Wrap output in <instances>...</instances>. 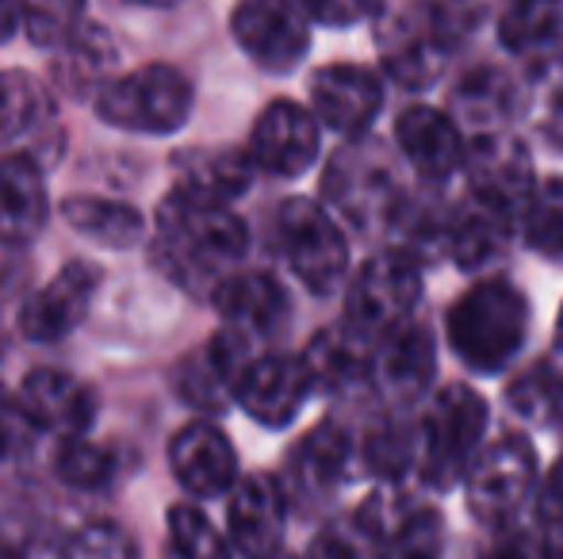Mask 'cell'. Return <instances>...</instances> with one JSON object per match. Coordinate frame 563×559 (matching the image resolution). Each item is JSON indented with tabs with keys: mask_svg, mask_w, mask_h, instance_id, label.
<instances>
[{
	"mask_svg": "<svg viewBox=\"0 0 563 559\" xmlns=\"http://www.w3.org/2000/svg\"><path fill=\"white\" fill-rule=\"evenodd\" d=\"M311 23H327V27H349V23L376 20L379 4H361V0H311L303 4Z\"/></svg>",
	"mask_w": 563,
	"mask_h": 559,
	"instance_id": "cell-42",
	"label": "cell"
},
{
	"mask_svg": "<svg viewBox=\"0 0 563 559\" xmlns=\"http://www.w3.org/2000/svg\"><path fill=\"white\" fill-rule=\"evenodd\" d=\"M498 38L510 54L541 58L563 43V8L556 4H510L498 20Z\"/></svg>",
	"mask_w": 563,
	"mask_h": 559,
	"instance_id": "cell-33",
	"label": "cell"
},
{
	"mask_svg": "<svg viewBox=\"0 0 563 559\" xmlns=\"http://www.w3.org/2000/svg\"><path fill=\"white\" fill-rule=\"evenodd\" d=\"M54 112L51 92L43 81H35L23 69H4L0 74V142L23 138L27 131L43 127Z\"/></svg>",
	"mask_w": 563,
	"mask_h": 559,
	"instance_id": "cell-34",
	"label": "cell"
},
{
	"mask_svg": "<svg viewBox=\"0 0 563 559\" xmlns=\"http://www.w3.org/2000/svg\"><path fill=\"white\" fill-rule=\"evenodd\" d=\"M173 476L196 499H219L238 487V456L223 429L211 422H192L169 445Z\"/></svg>",
	"mask_w": 563,
	"mask_h": 559,
	"instance_id": "cell-19",
	"label": "cell"
},
{
	"mask_svg": "<svg viewBox=\"0 0 563 559\" xmlns=\"http://www.w3.org/2000/svg\"><path fill=\"white\" fill-rule=\"evenodd\" d=\"M250 157L273 177H299L319 157V120L291 100H276L261 112L250 135Z\"/></svg>",
	"mask_w": 563,
	"mask_h": 559,
	"instance_id": "cell-14",
	"label": "cell"
},
{
	"mask_svg": "<svg viewBox=\"0 0 563 559\" xmlns=\"http://www.w3.org/2000/svg\"><path fill=\"white\" fill-rule=\"evenodd\" d=\"M556 357H563V306H560V322H556Z\"/></svg>",
	"mask_w": 563,
	"mask_h": 559,
	"instance_id": "cell-48",
	"label": "cell"
},
{
	"mask_svg": "<svg viewBox=\"0 0 563 559\" xmlns=\"http://www.w3.org/2000/svg\"><path fill=\"white\" fill-rule=\"evenodd\" d=\"M230 27L238 46L268 74H288L311 51V15L288 0H250L234 12Z\"/></svg>",
	"mask_w": 563,
	"mask_h": 559,
	"instance_id": "cell-12",
	"label": "cell"
},
{
	"mask_svg": "<svg viewBox=\"0 0 563 559\" xmlns=\"http://www.w3.org/2000/svg\"><path fill=\"white\" fill-rule=\"evenodd\" d=\"M165 559H230V545L196 506H173Z\"/></svg>",
	"mask_w": 563,
	"mask_h": 559,
	"instance_id": "cell-36",
	"label": "cell"
},
{
	"mask_svg": "<svg viewBox=\"0 0 563 559\" xmlns=\"http://www.w3.org/2000/svg\"><path fill=\"white\" fill-rule=\"evenodd\" d=\"M445 334L460 365L495 376L521 353L529 334V299L503 277L475 280L445 314Z\"/></svg>",
	"mask_w": 563,
	"mask_h": 559,
	"instance_id": "cell-3",
	"label": "cell"
},
{
	"mask_svg": "<svg viewBox=\"0 0 563 559\" xmlns=\"http://www.w3.org/2000/svg\"><path fill=\"white\" fill-rule=\"evenodd\" d=\"M245 249L250 231L230 208L192 200L185 192L165 195L157 208L150 254L157 269L188 295L216 303L219 291L238 277Z\"/></svg>",
	"mask_w": 563,
	"mask_h": 559,
	"instance_id": "cell-1",
	"label": "cell"
},
{
	"mask_svg": "<svg viewBox=\"0 0 563 559\" xmlns=\"http://www.w3.org/2000/svg\"><path fill=\"white\" fill-rule=\"evenodd\" d=\"M307 559H364V552H361V545L349 537V533L327 529V533H319V537L311 540Z\"/></svg>",
	"mask_w": 563,
	"mask_h": 559,
	"instance_id": "cell-45",
	"label": "cell"
},
{
	"mask_svg": "<svg viewBox=\"0 0 563 559\" xmlns=\"http://www.w3.org/2000/svg\"><path fill=\"white\" fill-rule=\"evenodd\" d=\"M433 337L426 326L407 322L395 334H387L376 345V368H372V383L384 391L391 403L410 406L415 399H422L433 383Z\"/></svg>",
	"mask_w": 563,
	"mask_h": 559,
	"instance_id": "cell-22",
	"label": "cell"
},
{
	"mask_svg": "<svg viewBox=\"0 0 563 559\" xmlns=\"http://www.w3.org/2000/svg\"><path fill=\"white\" fill-rule=\"evenodd\" d=\"M20 403L38 433H58L66 440L85 437V429L92 425V414H97L92 391L77 376L58 372V368H35L23 380Z\"/></svg>",
	"mask_w": 563,
	"mask_h": 559,
	"instance_id": "cell-20",
	"label": "cell"
},
{
	"mask_svg": "<svg viewBox=\"0 0 563 559\" xmlns=\"http://www.w3.org/2000/svg\"><path fill=\"white\" fill-rule=\"evenodd\" d=\"M0 559H20V556H15L12 548H4V545H0Z\"/></svg>",
	"mask_w": 563,
	"mask_h": 559,
	"instance_id": "cell-49",
	"label": "cell"
},
{
	"mask_svg": "<svg viewBox=\"0 0 563 559\" xmlns=\"http://www.w3.org/2000/svg\"><path fill=\"white\" fill-rule=\"evenodd\" d=\"M514 219L498 215V211L483 208V203H467V208L452 211V231H449V257L460 269L475 272L487 261H495L498 249L506 246L514 231Z\"/></svg>",
	"mask_w": 563,
	"mask_h": 559,
	"instance_id": "cell-31",
	"label": "cell"
},
{
	"mask_svg": "<svg viewBox=\"0 0 563 559\" xmlns=\"http://www.w3.org/2000/svg\"><path fill=\"white\" fill-rule=\"evenodd\" d=\"M54 471L62 483L77 487V491H100L115 476V452L89 437L62 440L58 456H54Z\"/></svg>",
	"mask_w": 563,
	"mask_h": 559,
	"instance_id": "cell-37",
	"label": "cell"
},
{
	"mask_svg": "<svg viewBox=\"0 0 563 559\" xmlns=\"http://www.w3.org/2000/svg\"><path fill=\"white\" fill-rule=\"evenodd\" d=\"M467 510L479 525L487 529H506L518 522L526 502L541 494L537 483V448L521 433H506V437L483 445L475 456L472 471L464 479Z\"/></svg>",
	"mask_w": 563,
	"mask_h": 559,
	"instance_id": "cell-6",
	"label": "cell"
},
{
	"mask_svg": "<svg viewBox=\"0 0 563 559\" xmlns=\"http://www.w3.org/2000/svg\"><path fill=\"white\" fill-rule=\"evenodd\" d=\"M35 422L27 418V411H23L20 395H8L4 388H0V460H15V456H23L31 445H35Z\"/></svg>",
	"mask_w": 563,
	"mask_h": 559,
	"instance_id": "cell-41",
	"label": "cell"
},
{
	"mask_svg": "<svg viewBox=\"0 0 563 559\" xmlns=\"http://www.w3.org/2000/svg\"><path fill=\"white\" fill-rule=\"evenodd\" d=\"M479 559H552V552L541 529H529V525L514 522L506 529H490Z\"/></svg>",
	"mask_w": 563,
	"mask_h": 559,
	"instance_id": "cell-40",
	"label": "cell"
},
{
	"mask_svg": "<svg viewBox=\"0 0 563 559\" xmlns=\"http://www.w3.org/2000/svg\"><path fill=\"white\" fill-rule=\"evenodd\" d=\"M514 100H518V92H514L510 77L495 66H479L456 85V92H452V112H456L467 127L479 131V135H495V131L510 120Z\"/></svg>",
	"mask_w": 563,
	"mask_h": 559,
	"instance_id": "cell-30",
	"label": "cell"
},
{
	"mask_svg": "<svg viewBox=\"0 0 563 559\" xmlns=\"http://www.w3.org/2000/svg\"><path fill=\"white\" fill-rule=\"evenodd\" d=\"M521 238L544 257H563V180L552 177L537 185L529 208L518 219Z\"/></svg>",
	"mask_w": 563,
	"mask_h": 559,
	"instance_id": "cell-35",
	"label": "cell"
},
{
	"mask_svg": "<svg viewBox=\"0 0 563 559\" xmlns=\"http://www.w3.org/2000/svg\"><path fill=\"white\" fill-rule=\"evenodd\" d=\"M395 142H399L402 157L410 169L426 180H445L456 169H464V138H460L456 120L430 104H415L399 112L395 120Z\"/></svg>",
	"mask_w": 563,
	"mask_h": 559,
	"instance_id": "cell-21",
	"label": "cell"
},
{
	"mask_svg": "<svg viewBox=\"0 0 563 559\" xmlns=\"http://www.w3.org/2000/svg\"><path fill=\"white\" fill-rule=\"evenodd\" d=\"M464 177L472 185V200L498 215L518 223L521 211L529 208L533 185V161L521 138L495 131V135H475L464 154Z\"/></svg>",
	"mask_w": 563,
	"mask_h": 559,
	"instance_id": "cell-10",
	"label": "cell"
},
{
	"mask_svg": "<svg viewBox=\"0 0 563 559\" xmlns=\"http://www.w3.org/2000/svg\"><path fill=\"white\" fill-rule=\"evenodd\" d=\"M303 365L311 372V383L322 391H353L361 383H372L376 368V345L341 322L334 329H322L303 353Z\"/></svg>",
	"mask_w": 563,
	"mask_h": 559,
	"instance_id": "cell-26",
	"label": "cell"
},
{
	"mask_svg": "<svg viewBox=\"0 0 563 559\" xmlns=\"http://www.w3.org/2000/svg\"><path fill=\"white\" fill-rule=\"evenodd\" d=\"M356 533L379 552V559H438L441 517L407 491L372 494L356 510Z\"/></svg>",
	"mask_w": 563,
	"mask_h": 559,
	"instance_id": "cell-11",
	"label": "cell"
},
{
	"mask_svg": "<svg viewBox=\"0 0 563 559\" xmlns=\"http://www.w3.org/2000/svg\"><path fill=\"white\" fill-rule=\"evenodd\" d=\"M20 20L35 46H43V51H62V46L81 31L85 12L77 4H27L20 12Z\"/></svg>",
	"mask_w": 563,
	"mask_h": 559,
	"instance_id": "cell-38",
	"label": "cell"
},
{
	"mask_svg": "<svg viewBox=\"0 0 563 559\" xmlns=\"http://www.w3.org/2000/svg\"><path fill=\"white\" fill-rule=\"evenodd\" d=\"M276 234L291 272L307 288L319 295L341 288L349 269V246L327 208H319L314 200H288L276 215Z\"/></svg>",
	"mask_w": 563,
	"mask_h": 559,
	"instance_id": "cell-9",
	"label": "cell"
},
{
	"mask_svg": "<svg viewBox=\"0 0 563 559\" xmlns=\"http://www.w3.org/2000/svg\"><path fill=\"white\" fill-rule=\"evenodd\" d=\"M284 522H288V494L265 471L238 479L230 494V540L242 556L273 559L284 540Z\"/></svg>",
	"mask_w": 563,
	"mask_h": 559,
	"instance_id": "cell-17",
	"label": "cell"
},
{
	"mask_svg": "<svg viewBox=\"0 0 563 559\" xmlns=\"http://www.w3.org/2000/svg\"><path fill=\"white\" fill-rule=\"evenodd\" d=\"M253 169H257L253 157L234 146L180 149V154L173 157V177H177L173 192H185V195H192V200L230 208V200H238V195L250 188Z\"/></svg>",
	"mask_w": 563,
	"mask_h": 559,
	"instance_id": "cell-23",
	"label": "cell"
},
{
	"mask_svg": "<svg viewBox=\"0 0 563 559\" xmlns=\"http://www.w3.org/2000/svg\"><path fill=\"white\" fill-rule=\"evenodd\" d=\"M62 219L77 234L100 242L104 249H131L146 238V219L131 203L100 200V195H69V200H62Z\"/></svg>",
	"mask_w": 563,
	"mask_h": 559,
	"instance_id": "cell-28",
	"label": "cell"
},
{
	"mask_svg": "<svg viewBox=\"0 0 563 559\" xmlns=\"http://www.w3.org/2000/svg\"><path fill=\"white\" fill-rule=\"evenodd\" d=\"M51 215L46 185L38 165L27 154L0 157V242L4 246H27Z\"/></svg>",
	"mask_w": 563,
	"mask_h": 559,
	"instance_id": "cell-24",
	"label": "cell"
},
{
	"mask_svg": "<svg viewBox=\"0 0 563 559\" xmlns=\"http://www.w3.org/2000/svg\"><path fill=\"white\" fill-rule=\"evenodd\" d=\"M314 391L311 372H307L303 357H288V353H261L238 380L234 399L253 422L280 429L303 411L307 395Z\"/></svg>",
	"mask_w": 563,
	"mask_h": 559,
	"instance_id": "cell-13",
	"label": "cell"
},
{
	"mask_svg": "<svg viewBox=\"0 0 563 559\" xmlns=\"http://www.w3.org/2000/svg\"><path fill=\"white\" fill-rule=\"evenodd\" d=\"M62 559H139V545L123 525L92 522L66 540Z\"/></svg>",
	"mask_w": 563,
	"mask_h": 559,
	"instance_id": "cell-39",
	"label": "cell"
},
{
	"mask_svg": "<svg viewBox=\"0 0 563 559\" xmlns=\"http://www.w3.org/2000/svg\"><path fill=\"white\" fill-rule=\"evenodd\" d=\"M422 299V277L418 265H410L399 254H379L361 265V272L349 283L345 295V326L361 334L364 342L379 345L387 334L410 322V311Z\"/></svg>",
	"mask_w": 563,
	"mask_h": 559,
	"instance_id": "cell-8",
	"label": "cell"
},
{
	"mask_svg": "<svg viewBox=\"0 0 563 559\" xmlns=\"http://www.w3.org/2000/svg\"><path fill=\"white\" fill-rule=\"evenodd\" d=\"M62 62L54 66V81L69 92V97H85V92H100L112 81L115 66V46L97 23H81L74 38L62 46Z\"/></svg>",
	"mask_w": 563,
	"mask_h": 559,
	"instance_id": "cell-29",
	"label": "cell"
},
{
	"mask_svg": "<svg viewBox=\"0 0 563 559\" xmlns=\"http://www.w3.org/2000/svg\"><path fill=\"white\" fill-rule=\"evenodd\" d=\"M97 288H100L97 265L69 261L46 288H38L35 295L23 303V311H20L23 337L46 345V342H62L66 334H74L85 314H89Z\"/></svg>",
	"mask_w": 563,
	"mask_h": 559,
	"instance_id": "cell-15",
	"label": "cell"
},
{
	"mask_svg": "<svg viewBox=\"0 0 563 559\" xmlns=\"http://www.w3.org/2000/svg\"><path fill=\"white\" fill-rule=\"evenodd\" d=\"M216 306L227 334L253 353H261V345L273 342L288 322V291L268 272H238L216 295Z\"/></svg>",
	"mask_w": 563,
	"mask_h": 559,
	"instance_id": "cell-18",
	"label": "cell"
},
{
	"mask_svg": "<svg viewBox=\"0 0 563 559\" xmlns=\"http://www.w3.org/2000/svg\"><path fill=\"white\" fill-rule=\"evenodd\" d=\"M311 108L322 127L338 135H364L384 108V85L364 66H327L311 77Z\"/></svg>",
	"mask_w": 563,
	"mask_h": 559,
	"instance_id": "cell-16",
	"label": "cell"
},
{
	"mask_svg": "<svg viewBox=\"0 0 563 559\" xmlns=\"http://www.w3.org/2000/svg\"><path fill=\"white\" fill-rule=\"evenodd\" d=\"M506 403L529 425L563 429V357H544L506 388Z\"/></svg>",
	"mask_w": 563,
	"mask_h": 559,
	"instance_id": "cell-32",
	"label": "cell"
},
{
	"mask_svg": "<svg viewBox=\"0 0 563 559\" xmlns=\"http://www.w3.org/2000/svg\"><path fill=\"white\" fill-rule=\"evenodd\" d=\"M487 403L479 391L467 383H449L430 399L422 414V460L418 476L430 487H445L467 479L475 456L483 452V433H487Z\"/></svg>",
	"mask_w": 563,
	"mask_h": 559,
	"instance_id": "cell-4",
	"label": "cell"
},
{
	"mask_svg": "<svg viewBox=\"0 0 563 559\" xmlns=\"http://www.w3.org/2000/svg\"><path fill=\"white\" fill-rule=\"evenodd\" d=\"M537 517H541V529L563 525V456L552 463L549 476H544L541 494H537Z\"/></svg>",
	"mask_w": 563,
	"mask_h": 559,
	"instance_id": "cell-43",
	"label": "cell"
},
{
	"mask_svg": "<svg viewBox=\"0 0 563 559\" xmlns=\"http://www.w3.org/2000/svg\"><path fill=\"white\" fill-rule=\"evenodd\" d=\"M479 15L483 8L467 4H379L372 35L387 74L407 89H426L438 81L460 38L472 35Z\"/></svg>",
	"mask_w": 563,
	"mask_h": 559,
	"instance_id": "cell-2",
	"label": "cell"
},
{
	"mask_svg": "<svg viewBox=\"0 0 563 559\" xmlns=\"http://www.w3.org/2000/svg\"><path fill=\"white\" fill-rule=\"evenodd\" d=\"M20 8L12 4H0V43H8V38L15 35V27H20Z\"/></svg>",
	"mask_w": 563,
	"mask_h": 559,
	"instance_id": "cell-46",
	"label": "cell"
},
{
	"mask_svg": "<svg viewBox=\"0 0 563 559\" xmlns=\"http://www.w3.org/2000/svg\"><path fill=\"white\" fill-rule=\"evenodd\" d=\"M327 200L338 215H345L356 231H372L376 219L391 223L395 208L402 203L399 172L379 142L356 138L345 142L327 165Z\"/></svg>",
	"mask_w": 563,
	"mask_h": 559,
	"instance_id": "cell-7",
	"label": "cell"
},
{
	"mask_svg": "<svg viewBox=\"0 0 563 559\" xmlns=\"http://www.w3.org/2000/svg\"><path fill=\"white\" fill-rule=\"evenodd\" d=\"M418 460H422V422L387 414L372 422L361 437V468L387 483H399L407 471L418 468Z\"/></svg>",
	"mask_w": 563,
	"mask_h": 559,
	"instance_id": "cell-27",
	"label": "cell"
},
{
	"mask_svg": "<svg viewBox=\"0 0 563 559\" xmlns=\"http://www.w3.org/2000/svg\"><path fill=\"white\" fill-rule=\"evenodd\" d=\"M356 460H361V445L341 425L327 422L296 445L288 479L299 494H330L338 483L353 476Z\"/></svg>",
	"mask_w": 563,
	"mask_h": 559,
	"instance_id": "cell-25",
	"label": "cell"
},
{
	"mask_svg": "<svg viewBox=\"0 0 563 559\" xmlns=\"http://www.w3.org/2000/svg\"><path fill=\"white\" fill-rule=\"evenodd\" d=\"M541 127L552 142H563V69L544 74V104H541Z\"/></svg>",
	"mask_w": 563,
	"mask_h": 559,
	"instance_id": "cell-44",
	"label": "cell"
},
{
	"mask_svg": "<svg viewBox=\"0 0 563 559\" xmlns=\"http://www.w3.org/2000/svg\"><path fill=\"white\" fill-rule=\"evenodd\" d=\"M544 540H549L552 559H563V525H552V529H541Z\"/></svg>",
	"mask_w": 563,
	"mask_h": 559,
	"instance_id": "cell-47",
	"label": "cell"
},
{
	"mask_svg": "<svg viewBox=\"0 0 563 559\" xmlns=\"http://www.w3.org/2000/svg\"><path fill=\"white\" fill-rule=\"evenodd\" d=\"M97 112L119 131L173 135L185 127L188 112H192V81L180 69L154 62V66L112 77L97 92Z\"/></svg>",
	"mask_w": 563,
	"mask_h": 559,
	"instance_id": "cell-5",
	"label": "cell"
}]
</instances>
